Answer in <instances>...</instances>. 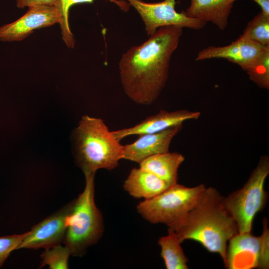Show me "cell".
Masks as SVG:
<instances>
[{
    "instance_id": "obj_1",
    "label": "cell",
    "mask_w": 269,
    "mask_h": 269,
    "mask_svg": "<svg viewBox=\"0 0 269 269\" xmlns=\"http://www.w3.org/2000/svg\"><path fill=\"white\" fill-rule=\"evenodd\" d=\"M182 29L174 26L160 27L144 42L122 55L119 62L120 81L133 101L148 105L158 99L167 83L171 57L178 46Z\"/></svg>"
},
{
    "instance_id": "obj_2",
    "label": "cell",
    "mask_w": 269,
    "mask_h": 269,
    "mask_svg": "<svg viewBox=\"0 0 269 269\" xmlns=\"http://www.w3.org/2000/svg\"><path fill=\"white\" fill-rule=\"evenodd\" d=\"M223 200L213 188L201 203L168 229L181 243L186 240L196 241L208 251L219 254L224 263L227 242L238 231Z\"/></svg>"
},
{
    "instance_id": "obj_3",
    "label": "cell",
    "mask_w": 269,
    "mask_h": 269,
    "mask_svg": "<svg viewBox=\"0 0 269 269\" xmlns=\"http://www.w3.org/2000/svg\"><path fill=\"white\" fill-rule=\"evenodd\" d=\"M73 138L76 162L84 174L100 169L111 171L123 159V145L101 118L83 116Z\"/></svg>"
},
{
    "instance_id": "obj_4",
    "label": "cell",
    "mask_w": 269,
    "mask_h": 269,
    "mask_svg": "<svg viewBox=\"0 0 269 269\" xmlns=\"http://www.w3.org/2000/svg\"><path fill=\"white\" fill-rule=\"evenodd\" d=\"M95 175V173H84L85 188L78 198L73 200L67 218L63 242L73 256H82L103 234V215L94 200Z\"/></svg>"
},
{
    "instance_id": "obj_5",
    "label": "cell",
    "mask_w": 269,
    "mask_h": 269,
    "mask_svg": "<svg viewBox=\"0 0 269 269\" xmlns=\"http://www.w3.org/2000/svg\"><path fill=\"white\" fill-rule=\"evenodd\" d=\"M212 189L203 184L187 187L176 183L158 195L140 202L137 210L149 222L164 224L168 227L201 203Z\"/></svg>"
},
{
    "instance_id": "obj_6",
    "label": "cell",
    "mask_w": 269,
    "mask_h": 269,
    "mask_svg": "<svg viewBox=\"0 0 269 269\" xmlns=\"http://www.w3.org/2000/svg\"><path fill=\"white\" fill-rule=\"evenodd\" d=\"M269 173V161L263 156L243 187L224 198V205L235 220L238 233L251 232L256 214L266 202L265 180Z\"/></svg>"
},
{
    "instance_id": "obj_7",
    "label": "cell",
    "mask_w": 269,
    "mask_h": 269,
    "mask_svg": "<svg viewBox=\"0 0 269 269\" xmlns=\"http://www.w3.org/2000/svg\"><path fill=\"white\" fill-rule=\"evenodd\" d=\"M140 15L148 36L163 26H174L195 30L203 28L206 23L188 17L183 11L175 10L176 0H164L147 3L142 0H126Z\"/></svg>"
},
{
    "instance_id": "obj_8",
    "label": "cell",
    "mask_w": 269,
    "mask_h": 269,
    "mask_svg": "<svg viewBox=\"0 0 269 269\" xmlns=\"http://www.w3.org/2000/svg\"><path fill=\"white\" fill-rule=\"evenodd\" d=\"M59 22L60 16L54 6H32L17 20L0 27V40L20 41L36 30L51 26Z\"/></svg>"
},
{
    "instance_id": "obj_9",
    "label": "cell",
    "mask_w": 269,
    "mask_h": 269,
    "mask_svg": "<svg viewBox=\"0 0 269 269\" xmlns=\"http://www.w3.org/2000/svg\"><path fill=\"white\" fill-rule=\"evenodd\" d=\"M73 204V200L32 227L27 232L18 249H46L60 244L64 239L67 218Z\"/></svg>"
},
{
    "instance_id": "obj_10",
    "label": "cell",
    "mask_w": 269,
    "mask_h": 269,
    "mask_svg": "<svg viewBox=\"0 0 269 269\" xmlns=\"http://www.w3.org/2000/svg\"><path fill=\"white\" fill-rule=\"evenodd\" d=\"M269 46L257 43L243 33L230 44L223 46H210L200 51L196 61L210 59H225L238 65L246 71L257 62Z\"/></svg>"
},
{
    "instance_id": "obj_11",
    "label": "cell",
    "mask_w": 269,
    "mask_h": 269,
    "mask_svg": "<svg viewBox=\"0 0 269 269\" xmlns=\"http://www.w3.org/2000/svg\"><path fill=\"white\" fill-rule=\"evenodd\" d=\"M200 116V113L198 111L179 110L169 112L162 110L134 126L112 131V133L120 141L129 136L159 132L170 127L183 125L186 121L197 119Z\"/></svg>"
},
{
    "instance_id": "obj_12",
    "label": "cell",
    "mask_w": 269,
    "mask_h": 269,
    "mask_svg": "<svg viewBox=\"0 0 269 269\" xmlns=\"http://www.w3.org/2000/svg\"><path fill=\"white\" fill-rule=\"evenodd\" d=\"M182 126L177 125L159 132L139 135L134 142L123 145V159L139 164L149 156L169 152L172 140L181 131Z\"/></svg>"
},
{
    "instance_id": "obj_13",
    "label": "cell",
    "mask_w": 269,
    "mask_h": 269,
    "mask_svg": "<svg viewBox=\"0 0 269 269\" xmlns=\"http://www.w3.org/2000/svg\"><path fill=\"white\" fill-rule=\"evenodd\" d=\"M262 236L256 237L251 232L237 233L229 241L225 267L229 269L258 268Z\"/></svg>"
},
{
    "instance_id": "obj_14",
    "label": "cell",
    "mask_w": 269,
    "mask_h": 269,
    "mask_svg": "<svg viewBox=\"0 0 269 269\" xmlns=\"http://www.w3.org/2000/svg\"><path fill=\"white\" fill-rule=\"evenodd\" d=\"M237 0H190V5L184 11L189 17L206 23L210 22L221 30L228 25L233 3Z\"/></svg>"
},
{
    "instance_id": "obj_15",
    "label": "cell",
    "mask_w": 269,
    "mask_h": 269,
    "mask_svg": "<svg viewBox=\"0 0 269 269\" xmlns=\"http://www.w3.org/2000/svg\"><path fill=\"white\" fill-rule=\"evenodd\" d=\"M170 186L156 176L140 167L131 169L123 186L124 190L131 196L144 199L158 195Z\"/></svg>"
},
{
    "instance_id": "obj_16",
    "label": "cell",
    "mask_w": 269,
    "mask_h": 269,
    "mask_svg": "<svg viewBox=\"0 0 269 269\" xmlns=\"http://www.w3.org/2000/svg\"><path fill=\"white\" fill-rule=\"evenodd\" d=\"M184 159V157L179 153L167 152L146 158L139 163V167L171 186L177 183L178 169Z\"/></svg>"
},
{
    "instance_id": "obj_17",
    "label": "cell",
    "mask_w": 269,
    "mask_h": 269,
    "mask_svg": "<svg viewBox=\"0 0 269 269\" xmlns=\"http://www.w3.org/2000/svg\"><path fill=\"white\" fill-rule=\"evenodd\" d=\"M167 235L160 237L161 256L167 269H187L188 260L184 253L181 243L174 232L168 229Z\"/></svg>"
},
{
    "instance_id": "obj_18",
    "label": "cell",
    "mask_w": 269,
    "mask_h": 269,
    "mask_svg": "<svg viewBox=\"0 0 269 269\" xmlns=\"http://www.w3.org/2000/svg\"><path fill=\"white\" fill-rule=\"evenodd\" d=\"M94 0H56L55 7L60 16V24L63 40L66 46L71 49L74 48L75 40L72 32L69 22L70 9L74 5L80 3H91ZM116 4L121 10L127 11L129 10L130 4L123 0H107Z\"/></svg>"
},
{
    "instance_id": "obj_19",
    "label": "cell",
    "mask_w": 269,
    "mask_h": 269,
    "mask_svg": "<svg viewBox=\"0 0 269 269\" xmlns=\"http://www.w3.org/2000/svg\"><path fill=\"white\" fill-rule=\"evenodd\" d=\"M243 33L253 41L269 46V16L261 11L247 24Z\"/></svg>"
},
{
    "instance_id": "obj_20",
    "label": "cell",
    "mask_w": 269,
    "mask_h": 269,
    "mask_svg": "<svg viewBox=\"0 0 269 269\" xmlns=\"http://www.w3.org/2000/svg\"><path fill=\"white\" fill-rule=\"evenodd\" d=\"M71 255L69 249L60 244L46 248L41 255L40 268L48 265L51 269H68V259Z\"/></svg>"
},
{
    "instance_id": "obj_21",
    "label": "cell",
    "mask_w": 269,
    "mask_h": 269,
    "mask_svg": "<svg viewBox=\"0 0 269 269\" xmlns=\"http://www.w3.org/2000/svg\"><path fill=\"white\" fill-rule=\"evenodd\" d=\"M249 79L259 87L269 89V47L246 71Z\"/></svg>"
},
{
    "instance_id": "obj_22",
    "label": "cell",
    "mask_w": 269,
    "mask_h": 269,
    "mask_svg": "<svg viewBox=\"0 0 269 269\" xmlns=\"http://www.w3.org/2000/svg\"><path fill=\"white\" fill-rule=\"evenodd\" d=\"M27 232L20 235L0 237V268L14 250L18 249Z\"/></svg>"
},
{
    "instance_id": "obj_23",
    "label": "cell",
    "mask_w": 269,
    "mask_h": 269,
    "mask_svg": "<svg viewBox=\"0 0 269 269\" xmlns=\"http://www.w3.org/2000/svg\"><path fill=\"white\" fill-rule=\"evenodd\" d=\"M261 236L262 240L258 268L267 269L269 267V232L267 221L265 218L263 221V230Z\"/></svg>"
},
{
    "instance_id": "obj_24",
    "label": "cell",
    "mask_w": 269,
    "mask_h": 269,
    "mask_svg": "<svg viewBox=\"0 0 269 269\" xmlns=\"http://www.w3.org/2000/svg\"><path fill=\"white\" fill-rule=\"evenodd\" d=\"M56 0H16V6L23 9L37 5H49L55 6Z\"/></svg>"
},
{
    "instance_id": "obj_25",
    "label": "cell",
    "mask_w": 269,
    "mask_h": 269,
    "mask_svg": "<svg viewBox=\"0 0 269 269\" xmlns=\"http://www.w3.org/2000/svg\"><path fill=\"white\" fill-rule=\"evenodd\" d=\"M261 8V12L267 16H269V0H253Z\"/></svg>"
}]
</instances>
